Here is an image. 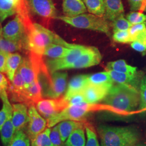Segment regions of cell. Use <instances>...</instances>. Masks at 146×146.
<instances>
[{
	"label": "cell",
	"mask_w": 146,
	"mask_h": 146,
	"mask_svg": "<svg viewBox=\"0 0 146 146\" xmlns=\"http://www.w3.org/2000/svg\"><path fill=\"white\" fill-rule=\"evenodd\" d=\"M102 102L104 104L124 112L127 115L140 113L136 110L140 103L139 90L129 86L113 84Z\"/></svg>",
	"instance_id": "1"
},
{
	"label": "cell",
	"mask_w": 146,
	"mask_h": 146,
	"mask_svg": "<svg viewBox=\"0 0 146 146\" xmlns=\"http://www.w3.org/2000/svg\"><path fill=\"white\" fill-rule=\"evenodd\" d=\"M101 146H134L140 139V134L133 126L117 127L101 125L98 127Z\"/></svg>",
	"instance_id": "2"
},
{
	"label": "cell",
	"mask_w": 146,
	"mask_h": 146,
	"mask_svg": "<svg viewBox=\"0 0 146 146\" xmlns=\"http://www.w3.org/2000/svg\"><path fill=\"white\" fill-rule=\"evenodd\" d=\"M98 110H106L119 115L121 113L119 110L107 104L82 102L75 105L68 106L61 112L48 119L47 127L51 128L58 125L60 122L66 120L84 121V119L88 113Z\"/></svg>",
	"instance_id": "3"
},
{
	"label": "cell",
	"mask_w": 146,
	"mask_h": 146,
	"mask_svg": "<svg viewBox=\"0 0 146 146\" xmlns=\"http://www.w3.org/2000/svg\"><path fill=\"white\" fill-rule=\"evenodd\" d=\"M55 19L61 20L75 28L100 31L110 37L111 36L110 23L104 17L84 13L73 17L57 16Z\"/></svg>",
	"instance_id": "4"
},
{
	"label": "cell",
	"mask_w": 146,
	"mask_h": 146,
	"mask_svg": "<svg viewBox=\"0 0 146 146\" xmlns=\"http://www.w3.org/2000/svg\"><path fill=\"white\" fill-rule=\"evenodd\" d=\"M0 22L14 14L19 16L25 27L27 34L34 25L27 0H0Z\"/></svg>",
	"instance_id": "5"
},
{
	"label": "cell",
	"mask_w": 146,
	"mask_h": 146,
	"mask_svg": "<svg viewBox=\"0 0 146 146\" xmlns=\"http://www.w3.org/2000/svg\"><path fill=\"white\" fill-rule=\"evenodd\" d=\"M67 78V73L58 71L51 74L50 77L40 79L42 96L50 99L61 98L66 91Z\"/></svg>",
	"instance_id": "6"
},
{
	"label": "cell",
	"mask_w": 146,
	"mask_h": 146,
	"mask_svg": "<svg viewBox=\"0 0 146 146\" xmlns=\"http://www.w3.org/2000/svg\"><path fill=\"white\" fill-rule=\"evenodd\" d=\"M28 50L40 56H43L46 48L48 46L47 28L34 22L31 30L27 33Z\"/></svg>",
	"instance_id": "7"
},
{
	"label": "cell",
	"mask_w": 146,
	"mask_h": 146,
	"mask_svg": "<svg viewBox=\"0 0 146 146\" xmlns=\"http://www.w3.org/2000/svg\"><path fill=\"white\" fill-rule=\"evenodd\" d=\"M88 48V46L80 45L78 48L73 49L66 56L60 58L49 59L46 63L47 68L50 74L62 70L67 69L75 62Z\"/></svg>",
	"instance_id": "8"
},
{
	"label": "cell",
	"mask_w": 146,
	"mask_h": 146,
	"mask_svg": "<svg viewBox=\"0 0 146 146\" xmlns=\"http://www.w3.org/2000/svg\"><path fill=\"white\" fill-rule=\"evenodd\" d=\"M68 102L63 97L56 99H43L36 104L38 113L47 120L68 107Z\"/></svg>",
	"instance_id": "9"
},
{
	"label": "cell",
	"mask_w": 146,
	"mask_h": 146,
	"mask_svg": "<svg viewBox=\"0 0 146 146\" xmlns=\"http://www.w3.org/2000/svg\"><path fill=\"white\" fill-rule=\"evenodd\" d=\"M29 121L27 128V135L31 141H33L37 136L46 129L47 121L37 111L34 105L28 108Z\"/></svg>",
	"instance_id": "10"
},
{
	"label": "cell",
	"mask_w": 146,
	"mask_h": 146,
	"mask_svg": "<svg viewBox=\"0 0 146 146\" xmlns=\"http://www.w3.org/2000/svg\"><path fill=\"white\" fill-rule=\"evenodd\" d=\"M2 37L7 40L14 41L27 40L25 27L19 16L16 15L2 28Z\"/></svg>",
	"instance_id": "11"
},
{
	"label": "cell",
	"mask_w": 146,
	"mask_h": 146,
	"mask_svg": "<svg viewBox=\"0 0 146 146\" xmlns=\"http://www.w3.org/2000/svg\"><path fill=\"white\" fill-rule=\"evenodd\" d=\"M30 10L35 14L46 19H55L57 10L53 0H27Z\"/></svg>",
	"instance_id": "12"
},
{
	"label": "cell",
	"mask_w": 146,
	"mask_h": 146,
	"mask_svg": "<svg viewBox=\"0 0 146 146\" xmlns=\"http://www.w3.org/2000/svg\"><path fill=\"white\" fill-rule=\"evenodd\" d=\"M102 55L96 47H88L78 59L70 65L67 69L88 68L99 64Z\"/></svg>",
	"instance_id": "13"
},
{
	"label": "cell",
	"mask_w": 146,
	"mask_h": 146,
	"mask_svg": "<svg viewBox=\"0 0 146 146\" xmlns=\"http://www.w3.org/2000/svg\"><path fill=\"white\" fill-rule=\"evenodd\" d=\"M113 79L116 84H125L134 87L139 90L140 84L142 75L141 72L135 73H124L115 71H108Z\"/></svg>",
	"instance_id": "14"
},
{
	"label": "cell",
	"mask_w": 146,
	"mask_h": 146,
	"mask_svg": "<svg viewBox=\"0 0 146 146\" xmlns=\"http://www.w3.org/2000/svg\"><path fill=\"white\" fill-rule=\"evenodd\" d=\"M12 106V122L15 131L22 130L29 121L28 106L23 103L15 104Z\"/></svg>",
	"instance_id": "15"
},
{
	"label": "cell",
	"mask_w": 146,
	"mask_h": 146,
	"mask_svg": "<svg viewBox=\"0 0 146 146\" xmlns=\"http://www.w3.org/2000/svg\"><path fill=\"white\" fill-rule=\"evenodd\" d=\"M109 90L104 87L88 84L84 89L81 93L84 95L86 102L95 104L102 101Z\"/></svg>",
	"instance_id": "16"
},
{
	"label": "cell",
	"mask_w": 146,
	"mask_h": 146,
	"mask_svg": "<svg viewBox=\"0 0 146 146\" xmlns=\"http://www.w3.org/2000/svg\"><path fill=\"white\" fill-rule=\"evenodd\" d=\"M89 75L82 74L73 77L68 84L67 90L63 98L68 101L72 96L76 94L81 93L85 87L88 84Z\"/></svg>",
	"instance_id": "17"
},
{
	"label": "cell",
	"mask_w": 146,
	"mask_h": 146,
	"mask_svg": "<svg viewBox=\"0 0 146 146\" xmlns=\"http://www.w3.org/2000/svg\"><path fill=\"white\" fill-rule=\"evenodd\" d=\"M105 14L104 18L112 22L121 15H124V8L121 0H104Z\"/></svg>",
	"instance_id": "18"
},
{
	"label": "cell",
	"mask_w": 146,
	"mask_h": 146,
	"mask_svg": "<svg viewBox=\"0 0 146 146\" xmlns=\"http://www.w3.org/2000/svg\"><path fill=\"white\" fill-rule=\"evenodd\" d=\"M63 12L65 16L73 17L87 12V8L82 0H63Z\"/></svg>",
	"instance_id": "19"
},
{
	"label": "cell",
	"mask_w": 146,
	"mask_h": 146,
	"mask_svg": "<svg viewBox=\"0 0 146 146\" xmlns=\"http://www.w3.org/2000/svg\"><path fill=\"white\" fill-rule=\"evenodd\" d=\"M86 123L84 121L66 120L58 123V129L63 142H66L68 137L74 131L80 128H84Z\"/></svg>",
	"instance_id": "20"
},
{
	"label": "cell",
	"mask_w": 146,
	"mask_h": 146,
	"mask_svg": "<svg viewBox=\"0 0 146 146\" xmlns=\"http://www.w3.org/2000/svg\"><path fill=\"white\" fill-rule=\"evenodd\" d=\"M114 82L108 71L89 75L88 84L104 87L110 90Z\"/></svg>",
	"instance_id": "21"
},
{
	"label": "cell",
	"mask_w": 146,
	"mask_h": 146,
	"mask_svg": "<svg viewBox=\"0 0 146 146\" xmlns=\"http://www.w3.org/2000/svg\"><path fill=\"white\" fill-rule=\"evenodd\" d=\"M22 59L21 55L17 52L10 53L8 55L5 63V73L11 82L14 78L16 72L21 64Z\"/></svg>",
	"instance_id": "22"
},
{
	"label": "cell",
	"mask_w": 146,
	"mask_h": 146,
	"mask_svg": "<svg viewBox=\"0 0 146 146\" xmlns=\"http://www.w3.org/2000/svg\"><path fill=\"white\" fill-rule=\"evenodd\" d=\"M26 49L28 50L27 40L14 41L7 40L3 37L0 41V51L10 54Z\"/></svg>",
	"instance_id": "23"
},
{
	"label": "cell",
	"mask_w": 146,
	"mask_h": 146,
	"mask_svg": "<svg viewBox=\"0 0 146 146\" xmlns=\"http://www.w3.org/2000/svg\"><path fill=\"white\" fill-rule=\"evenodd\" d=\"M12 115H10L0 129L1 140L5 146L11 143L15 133V130L12 122Z\"/></svg>",
	"instance_id": "24"
},
{
	"label": "cell",
	"mask_w": 146,
	"mask_h": 146,
	"mask_svg": "<svg viewBox=\"0 0 146 146\" xmlns=\"http://www.w3.org/2000/svg\"><path fill=\"white\" fill-rule=\"evenodd\" d=\"M72 49L58 44H51L46 48L43 55L52 59L60 58L68 55Z\"/></svg>",
	"instance_id": "25"
},
{
	"label": "cell",
	"mask_w": 146,
	"mask_h": 146,
	"mask_svg": "<svg viewBox=\"0 0 146 146\" xmlns=\"http://www.w3.org/2000/svg\"><path fill=\"white\" fill-rule=\"evenodd\" d=\"M106 70V71L112 70L120 73L133 74L137 72V68L136 67L128 65L123 60H119L108 63Z\"/></svg>",
	"instance_id": "26"
},
{
	"label": "cell",
	"mask_w": 146,
	"mask_h": 146,
	"mask_svg": "<svg viewBox=\"0 0 146 146\" xmlns=\"http://www.w3.org/2000/svg\"><path fill=\"white\" fill-rule=\"evenodd\" d=\"M89 12L95 15L104 17L105 14L104 0H82Z\"/></svg>",
	"instance_id": "27"
},
{
	"label": "cell",
	"mask_w": 146,
	"mask_h": 146,
	"mask_svg": "<svg viewBox=\"0 0 146 146\" xmlns=\"http://www.w3.org/2000/svg\"><path fill=\"white\" fill-rule=\"evenodd\" d=\"M66 146H85L86 137L84 128L75 129L66 141Z\"/></svg>",
	"instance_id": "28"
},
{
	"label": "cell",
	"mask_w": 146,
	"mask_h": 146,
	"mask_svg": "<svg viewBox=\"0 0 146 146\" xmlns=\"http://www.w3.org/2000/svg\"><path fill=\"white\" fill-rule=\"evenodd\" d=\"M1 99L2 101L3 106L2 109L0 110V129L5 123L8 117L13 114V106L9 101L7 92L1 96Z\"/></svg>",
	"instance_id": "29"
},
{
	"label": "cell",
	"mask_w": 146,
	"mask_h": 146,
	"mask_svg": "<svg viewBox=\"0 0 146 146\" xmlns=\"http://www.w3.org/2000/svg\"><path fill=\"white\" fill-rule=\"evenodd\" d=\"M50 128H47L41 133L31 142V146H52V143L50 139Z\"/></svg>",
	"instance_id": "30"
},
{
	"label": "cell",
	"mask_w": 146,
	"mask_h": 146,
	"mask_svg": "<svg viewBox=\"0 0 146 146\" xmlns=\"http://www.w3.org/2000/svg\"><path fill=\"white\" fill-rule=\"evenodd\" d=\"M131 47L136 51L146 54V29L141 32L131 43Z\"/></svg>",
	"instance_id": "31"
},
{
	"label": "cell",
	"mask_w": 146,
	"mask_h": 146,
	"mask_svg": "<svg viewBox=\"0 0 146 146\" xmlns=\"http://www.w3.org/2000/svg\"><path fill=\"white\" fill-rule=\"evenodd\" d=\"M30 139L22 130L16 131L10 143V146H31Z\"/></svg>",
	"instance_id": "32"
},
{
	"label": "cell",
	"mask_w": 146,
	"mask_h": 146,
	"mask_svg": "<svg viewBox=\"0 0 146 146\" xmlns=\"http://www.w3.org/2000/svg\"><path fill=\"white\" fill-rule=\"evenodd\" d=\"M110 26L113 28V33L118 31H128L132 25L125 19L124 15H121L110 22Z\"/></svg>",
	"instance_id": "33"
},
{
	"label": "cell",
	"mask_w": 146,
	"mask_h": 146,
	"mask_svg": "<svg viewBox=\"0 0 146 146\" xmlns=\"http://www.w3.org/2000/svg\"><path fill=\"white\" fill-rule=\"evenodd\" d=\"M140 103L139 110L141 112L146 111V74L141 78L139 87Z\"/></svg>",
	"instance_id": "34"
},
{
	"label": "cell",
	"mask_w": 146,
	"mask_h": 146,
	"mask_svg": "<svg viewBox=\"0 0 146 146\" xmlns=\"http://www.w3.org/2000/svg\"><path fill=\"white\" fill-rule=\"evenodd\" d=\"M84 128L87 136V141L85 146H100L97 136L92 127L86 123Z\"/></svg>",
	"instance_id": "35"
},
{
	"label": "cell",
	"mask_w": 146,
	"mask_h": 146,
	"mask_svg": "<svg viewBox=\"0 0 146 146\" xmlns=\"http://www.w3.org/2000/svg\"><path fill=\"white\" fill-rule=\"evenodd\" d=\"M126 19L132 25L146 23V14L139 11L131 12L127 15Z\"/></svg>",
	"instance_id": "36"
},
{
	"label": "cell",
	"mask_w": 146,
	"mask_h": 146,
	"mask_svg": "<svg viewBox=\"0 0 146 146\" xmlns=\"http://www.w3.org/2000/svg\"><path fill=\"white\" fill-rule=\"evenodd\" d=\"M113 39L115 42L120 43H129L133 42L128 31L114 32Z\"/></svg>",
	"instance_id": "37"
},
{
	"label": "cell",
	"mask_w": 146,
	"mask_h": 146,
	"mask_svg": "<svg viewBox=\"0 0 146 146\" xmlns=\"http://www.w3.org/2000/svg\"><path fill=\"white\" fill-rule=\"evenodd\" d=\"M131 11H146V0H127Z\"/></svg>",
	"instance_id": "38"
},
{
	"label": "cell",
	"mask_w": 146,
	"mask_h": 146,
	"mask_svg": "<svg viewBox=\"0 0 146 146\" xmlns=\"http://www.w3.org/2000/svg\"><path fill=\"white\" fill-rule=\"evenodd\" d=\"M50 139L52 146H61L62 145V141L58 129V125L52 127L50 133Z\"/></svg>",
	"instance_id": "39"
},
{
	"label": "cell",
	"mask_w": 146,
	"mask_h": 146,
	"mask_svg": "<svg viewBox=\"0 0 146 146\" xmlns=\"http://www.w3.org/2000/svg\"><path fill=\"white\" fill-rule=\"evenodd\" d=\"M146 29V23H139L133 25L129 29L128 31L129 33L132 41L133 42L136 36L143 31Z\"/></svg>",
	"instance_id": "40"
},
{
	"label": "cell",
	"mask_w": 146,
	"mask_h": 146,
	"mask_svg": "<svg viewBox=\"0 0 146 146\" xmlns=\"http://www.w3.org/2000/svg\"><path fill=\"white\" fill-rule=\"evenodd\" d=\"M68 105L72 106L79 104L82 102H86L85 99L82 93L76 94L68 100Z\"/></svg>",
	"instance_id": "41"
},
{
	"label": "cell",
	"mask_w": 146,
	"mask_h": 146,
	"mask_svg": "<svg viewBox=\"0 0 146 146\" xmlns=\"http://www.w3.org/2000/svg\"><path fill=\"white\" fill-rule=\"evenodd\" d=\"M9 54L0 51V72L5 73V63Z\"/></svg>",
	"instance_id": "42"
},
{
	"label": "cell",
	"mask_w": 146,
	"mask_h": 146,
	"mask_svg": "<svg viewBox=\"0 0 146 146\" xmlns=\"http://www.w3.org/2000/svg\"><path fill=\"white\" fill-rule=\"evenodd\" d=\"M9 83L8 82V80L3 74H2L1 72H0V86L5 89L6 90H8L9 87Z\"/></svg>",
	"instance_id": "43"
},
{
	"label": "cell",
	"mask_w": 146,
	"mask_h": 146,
	"mask_svg": "<svg viewBox=\"0 0 146 146\" xmlns=\"http://www.w3.org/2000/svg\"><path fill=\"white\" fill-rule=\"evenodd\" d=\"M5 92H7V90L0 86V98H1V96L3 95Z\"/></svg>",
	"instance_id": "44"
},
{
	"label": "cell",
	"mask_w": 146,
	"mask_h": 146,
	"mask_svg": "<svg viewBox=\"0 0 146 146\" xmlns=\"http://www.w3.org/2000/svg\"><path fill=\"white\" fill-rule=\"evenodd\" d=\"M2 37V28L1 25L0 23V41H1V39Z\"/></svg>",
	"instance_id": "45"
},
{
	"label": "cell",
	"mask_w": 146,
	"mask_h": 146,
	"mask_svg": "<svg viewBox=\"0 0 146 146\" xmlns=\"http://www.w3.org/2000/svg\"><path fill=\"white\" fill-rule=\"evenodd\" d=\"M146 146V145H145V144H143V143H141V144L137 143V145H136L135 146Z\"/></svg>",
	"instance_id": "46"
},
{
	"label": "cell",
	"mask_w": 146,
	"mask_h": 146,
	"mask_svg": "<svg viewBox=\"0 0 146 146\" xmlns=\"http://www.w3.org/2000/svg\"><path fill=\"white\" fill-rule=\"evenodd\" d=\"M1 12H0V20H1Z\"/></svg>",
	"instance_id": "47"
},
{
	"label": "cell",
	"mask_w": 146,
	"mask_h": 146,
	"mask_svg": "<svg viewBox=\"0 0 146 146\" xmlns=\"http://www.w3.org/2000/svg\"><path fill=\"white\" fill-rule=\"evenodd\" d=\"M10 146V144H9V145H8V146Z\"/></svg>",
	"instance_id": "48"
},
{
	"label": "cell",
	"mask_w": 146,
	"mask_h": 146,
	"mask_svg": "<svg viewBox=\"0 0 146 146\" xmlns=\"http://www.w3.org/2000/svg\"></svg>",
	"instance_id": "49"
}]
</instances>
